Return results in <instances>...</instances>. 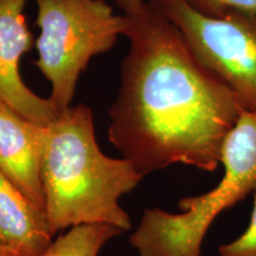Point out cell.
<instances>
[{
  "label": "cell",
  "mask_w": 256,
  "mask_h": 256,
  "mask_svg": "<svg viewBox=\"0 0 256 256\" xmlns=\"http://www.w3.org/2000/svg\"><path fill=\"white\" fill-rule=\"evenodd\" d=\"M130 50L110 110L108 139L140 174L171 165L214 172L243 108L152 2L124 10Z\"/></svg>",
  "instance_id": "obj_1"
},
{
  "label": "cell",
  "mask_w": 256,
  "mask_h": 256,
  "mask_svg": "<svg viewBox=\"0 0 256 256\" xmlns=\"http://www.w3.org/2000/svg\"><path fill=\"white\" fill-rule=\"evenodd\" d=\"M142 178L124 158L104 154L96 142L88 106H70L46 126L42 184L54 234L96 223L128 232L132 222L119 202Z\"/></svg>",
  "instance_id": "obj_2"
},
{
  "label": "cell",
  "mask_w": 256,
  "mask_h": 256,
  "mask_svg": "<svg viewBox=\"0 0 256 256\" xmlns=\"http://www.w3.org/2000/svg\"><path fill=\"white\" fill-rule=\"evenodd\" d=\"M220 164V183L200 196L182 198V212L144 211L130 238L138 256H200L214 220L256 190V112L242 110L224 140Z\"/></svg>",
  "instance_id": "obj_3"
},
{
  "label": "cell",
  "mask_w": 256,
  "mask_h": 256,
  "mask_svg": "<svg viewBox=\"0 0 256 256\" xmlns=\"http://www.w3.org/2000/svg\"><path fill=\"white\" fill-rule=\"evenodd\" d=\"M40 28L34 66L51 84L50 100L66 110L78 78L92 57L110 50L124 34V16L104 0H34Z\"/></svg>",
  "instance_id": "obj_4"
},
{
  "label": "cell",
  "mask_w": 256,
  "mask_h": 256,
  "mask_svg": "<svg viewBox=\"0 0 256 256\" xmlns=\"http://www.w3.org/2000/svg\"><path fill=\"white\" fill-rule=\"evenodd\" d=\"M178 28L194 55L232 89L244 110L256 112V14L211 18L185 0H150Z\"/></svg>",
  "instance_id": "obj_5"
},
{
  "label": "cell",
  "mask_w": 256,
  "mask_h": 256,
  "mask_svg": "<svg viewBox=\"0 0 256 256\" xmlns=\"http://www.w3.org/2000/svg\"><path fill=\"white\" fill-rule=\"evenodd\" d=\"M28 0H0V100L32 122L46 126L60 112L34 94L19 72V60L34 46L24 8Z\"/></svg>",
  "instance_id": "obj_6"
},
{
  "label": "cell",
  "mask_w": 256,
  "mask_h": 256,
  "mask_svg": "<svg viewBox=\"0 0 256 256\" xmlns=\"http://www.w3.org/2000/svg\"><path fill=\"white\" fill-rule=\"evenodd\" d=\"M46 126L25 119L0 100V170L34 206L46 211L42 158Z\"/></svg>",
  "instance_id": "obj_7"
},
{
  "label": "cell",
  "mask_w": 256,
  "mask_h": 256,
  "mask_svg": "<svg viewBox=\"0 0 256 256\" xmlns=\"http://www.w3.org/2000/svg\"><path fill=\"white\" fill-rule=\"evenodd\" d=\"M46 211L34 206L0 170V244L40 256L52 243Z\"/></svg>",
  "instance_id": "obj_8"
},
{
  "label": "cell",
  "mask_w": 256,
  "mask_h": 256,
  "mask_svg": "<svg viewBox=\"0 0 256 256\" xmlns=\"http://www.w3.org/2000/svg\"><path fill=\"white\" fill-rule=\"evenodd\" d=\"M124 232L112 224H82L52 243L40 256H98L104 246Z\"/></svg>",
  "instance_id": "obj_9"
},
{
  "label": "cell",
  "mask_w": 256,
  "mask_h": 256,
  "mask_svg": "<svg viewBox=\"0 0 256 256\" xmlns=\"http://www.w3.org/2000/svg\"><path fill=\"white\" fill-rule=\"evenodd\" d=\"M192 8L211 18H220L232 12L256 14V0H185Z\"/></svg>",
  "instance_id": "obj_10"
},
{
  "label": "cell",
  "mask_w": 256,
  "mask_h": 256,
  "mask_svg": "<svg viewBox=\"0 0 256 256\" xmlns=\"http://www.w3.org/2000/svg\"><path fill=\"white\" fill-rule=\"evenodd\" d=\"M218 256H256V190L248 228L234 241L220 246Z\"/></svg>",
  "instance_id": "obj_11"
},
{
  "label": "cell",
  "mask_w": 256,
  "mask_h": 256,
  "mask_svg": "<svg viewBox=\"0 0 256 256\" xmlns=\"http://www.w3.org/2000/svg\"><path fill=\"white\" fill-rule=\"evenodd\" d=\"M0 256H24L22 255L20 252L17 250H14V249L6 247V246L0 244Z\"/></svg>",
  "instance_id": "obj_12"
},
{
  "label": "cell",
  "mask_w": 256,
  "mask_h": 256,
  "mask_svg": "<svg viewBox=\"0 0 256 256\" xmlns=\"http://www.w3.org/2000/svg\"><path fill=\"white\" fill-rule=\"evenodd\" d=\"M115 2H116V4L119 5V8L121 10H124V8H127V6L133 5L136 4V2H140V0H115Z\"/></svg>",
  "instance_id": "obj_13"
}]
</instances>
